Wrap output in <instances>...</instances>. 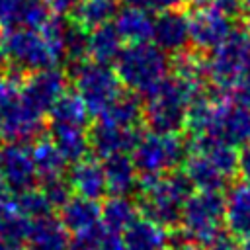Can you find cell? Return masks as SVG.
<instances>
[{
    "label": "cell",
    "mask_w": 250,
    "mask_h": 250,
    "mask_svg": "<svg viewBox=\"0 0 250 250\" xmlns=\"http://www.w3.org/2000/svg\"><path fill=\"white\" fill-rule=\"evenodd\" d=\"M201 96V82L174 74L146 96L143 117L152 133L178 135L186 129L189 105Z\"/></svg>",
    "instance_id": "cell-1"
},
{
    "label": "cell",
    "mask_w": 250,
    "mask_h": 250,
    "mask_svg": "<svg viewBox=\"0 0 250 250\" xmlns=\"http://www.w3.org/2000/svg\"><path fill=\"white\" fill-rule=\"evenodd\" d=\"M139 213L143 219L168 229L182 221L186 199L193 193V186L184 172H168L164 176H139Z\"/></svg>",
    "instance_id": "cell-2"
},
{
    "label": "cell",
    "mask_w": 250,
    "mask_h": 250,
    "mask_svg": "<svg viewBox=\"0 0 250 250\" xmlns=\"http://www.w3.org/2000/svg\"><path fill=\"white\" fill-rule=\"evenodd\" d=\"M113 64L119 82L133 94L145 96L154 92L168 78L170 70L168 55L154 43L127 45Z\"/></svg>",
    "instance_id": "cell-3"
},
{
    "label": "cell",
    "mask_w": 250,
    "mask_h": 250,
    "mask_svg": "<svg viewBox=\"0 0 250 250\" xmlns=\"http://www.w3.org/2000/svg\"><path fill=\"white\" fill-rule=\"evenodd\" d=\"M20 82L14 76L0 78V141L6 145L37 141L43 129V117L25 104Z\"/></svg>",
    "instance_id": "cell-4"
},
{
    "label": "cell",
    "mask_w": 250,
    "mask_h": 250,
    "mask_svg": "<svg viewBox=\"0 0 250 250\" xmlns=\"http://www.w3.org/2000/svg\"><path fill=\"white\" fill-rule=\"evenodd\" d=\"M182 227L195 246H207L223 232L225 195L221 191H193L182 209Z\"/></svg>",
    "instance_id": "cell-5"
},
{
    "label": "cell",
    "mask_w": 250,
    "mask_h": 250,
    "mask_svg": "<svg viewBox=\"0 0 250 250\" xmlns=\"http://www.w3.org/2000/svg\"><path fill=\"white\" fill-rule=\"evenodd\" d=\"M250 59V35L246 31L234 29L232 35L211 51L209 59L203 62L205 78L221 92L232 90L244 76Z\"/></svg>",
    "instance_id": "cell-6"
},
{
    "label": "cell",
    "mask_w": 250,
    "mask_h": 250,
    "mask_svg": "<svg viewBox=\"0 0 250 250\" xmlns=\"http://www.w3.org/2000/svg\"><path fill=\"white\" fill-rule=\"evenodd\" d=\"M131 158L141 176H164L188 158V145L178 135L148 131L139 137Z\"/></svg>",
    "instance_id": "cell-7"
},
{
    "label": "cell",
    "mask_w": 250,
    "mask_h": 250,
    "mask_svg": "<svg viewBox=\"0 0 250 250\" xmlns=\"http://www.w3.org/2000/svg\"><path fill=\"white\" fill-rule=\"evenodd\" d=\"M72 74L74 92L80 96L90 115H100L121 94V82L109 64L82 62L72 68Z\"/></svg>",
    "instance_id": "cell-8"
},
{
    "label": "cell",
    "mask_w": 250,
    "mask_h": 250,
    "mask_svg": "<svg viewBox=\"0 0 250 250\" xmlns=\"http://www.w3.org/2000/svg\"><path fill=\"white\" fill-rule=\"evenodd\" d=\"M4 43H6L8 61L18 70L35 72L41 68L57 66L61 61V55L49 45L43 33L35 29H25V27L8 29L4 35Z\"/></svg>",
    "instance_id": "cell-9"
},
{
    "label": "cell",
    "mask_w": 250,
    "mask_h": 250,
    "mask_svg": "<svg viewBox=\"0 0 250 250\" xmlns=\"http://www.w3.org/2000/svg\"><path fill=\"white\" fill-rule=\"evenodd\" d=\"M203 135L219 139L234 148H244L250 145V111L238 104L213 102L209 123Z\"/></svg>",
    "instance_id": "cell-10"
},
{
    "label": "cell",
    "mask_w": 250,
    "mask_h": 250,
    "mask_svg": "<svg viewBox=\"0 0 250 250\" xmlns=\"http://www.w3.org/2000/svg\"><path fill=\"white\" fill-rule=\"evenodd\" d=\"M189 39L199 51H215L234 31L232 20L213 6H197L189 16Z\"/></svg>",
    "instance_id": "cell-11"
},
{
    "label": "cell",
    "mask_w": 250,
    "mask_h": 250,
    "mask_svg": "<svg viewBox=\"0 0 250 250\" xmlns=\"http://www.w3.org/2000/svg\"><path fill=\"white\" fill-rule=\"evenodd\" d=\"M64 92H66V74L59 66L35 70L21 84V96L25 104L41 117L49 113V109Z\"/></svg>",
    "instance_id": "cell-12"
},
{
    "label": "cell",
    "mask_w": 250,
    "mask_h": 250,
    "mask_svg": "<svg viewBox=\"0 0 250 250\" xmlns=\"http://www.w3.org/2000/svg\"><path fill=\"white\" fill-rule=\"evenodd\" d=\"M0 176L10 191L21 193L35 188L37 172L31 148L21 143H10L0 150Z\"/></svg>",
    "instance_id": "cell-13"
},
{
    "label": "cell",
    "mask_w": 250,
    "mask_h": 250,
    "mask_svg": "<svg viewBox=\"0 0 250 250\" xmlns=\"http://www.w3.org/2000/svg\"><path fill=\"white\" fill-rule=\"evenodd\" d=\"M152 43L160 47L166 55L168 53H184L186 47L191 43L189 39V18L188 14L170 8L162 10L154 18L152 29Z\"/></svg>",
    "instance_id": "cell-14"
},
{
    "label": "cell",
    "mask_w": 250,
    "mask_h": 250,
    "mask_svg": "<svg viewBox=\"0 0 250 250\" xmlns=\"http://www.w3.org/2000/svg\"><path fill=\"white\" fill-rule=\"evenodd\" d=\"M141 133L135 127H113L100 123L90 131V148L100 158H109L113 154H129L133 152Z\"/></svg>",
    "instance_id": "cell-15"
},
{
    "label": "cell",
    "mask_w": 250,
    "mask_h": 250,
    "mask_svg": "<svg viewBox=\"0 0 250 250\" xmlns=\"http://www.w3.org/2000/svg\"><path fill=\"white\" fill-rule=\"evenodd\" d=\"M68 184L76 195L92 201H98L107 193L104 164L94 158H82L74 162L68 176Z\"/></svg>",
    "instance_id": "cell-16"
},
{
    "label": "cell",
    "mask_w": 250,
    "mask_h": 250,
    "mask_svg": "<svg viewBox=\"0 0 250 250\" xmlns=\"http://www.w3.org/2000/svg\"><path fill=\"white\" fill-rule=\"evenodd\" d=\"M225 223L238 238L250 236V182H238L225 195Z\"/></svg>",
    "instance_id": "cell-17"
},
{
    "label": "cell",
    "mask_w": 250,
    "mask_h": 250,
    "mask_svg": "<svg viewBox=\"0 0 250 250\" xmlns=\"http://www.w3.org/2000/svg\"><path fill=\"white\" fill-rule=\"evenodd\" d=\"M184 174L195 191H221L229 184V176L203 152H188Z\"/></svg>",
    "instance_id": "cell-18"
},
{
    "label": "cell",
    "mask_w": 250,
    "mask_h": 250,
    "mask_svg": "<svg viewBox=\"0 0 250 250\" xmlns=\"http://www.w3.org/2000/svg\"><path fill=\"white\" fill-rule=\"evenodd\" d=\"M113 25L123 41L129 45H139V43H150L152 41V29H154V18L150 16L148 10L135 8V6H125L117 10L113 18Z\"/></svg>",
    "instance_id": "cell-19"
},
{
    "label": "cell",
    "mask_w": 250,
    "mask_h": 250,
    "mask_svg": "<svg viewBox=\"0 0 250 250\" xmlns=\"http://www.w3.org/2000/svg\"><path fill=\"white\" fill-rule=\"evenodd\" d=\"M25 242L27 250H68L70 238L61 219L47 215L31 221Z\"/></svg>",
    "instance_id": "cell-20"
},
{
    "label": "cell",
    "mask_w": 250,
    "mask_h": 250,
    "mask_svg": "<svg viewBox=\"0 0 250 250\" xmlns=\"http://www.w3.org/2000/svg\"><path fill=\"white\" fill-rule=\"evenodd\" d=\"M104 172L107 191L111 195L129 197L135 189H139V172L129 154H113L104 158Z\"/></svg>",
    "instance_id": "cell-21"
},
{
    "label": "cell",
    "mask_w": 250,
    "mask_h": 250,
    "mask_svg": "<svg viewBox=\"0 0 250 250\" xmlns=\"http://www.w3.org/2000/svg\"><path fill=\"white\" fill-rule=\"evenodd\" d=\"M49 129H86L90 111L76 92H64L49 109Z\"/></svg>",
    "instance_id": "cell-22"
},
{
    "label": "cell",
    "mask_w": 250,
    "mask_h": 250,
    "mask_svg": "<svg viewBox=\"0 0 250 250\" xmlns=\"http://www.w3.org/2000/svg\"><path fill=\"white\" fill-rule=\"evenodd\" d=\"M59 219L66 230L76 234V232H82V230L92 229L102 223V207L98 205V201H92V199H86L80 195H72L61 207Z\"/></svg>",
    "instance_id": "cell-23"
},
{
    "label": "cell",
    "mask_w": 250,
    "mask_h": 250,
    "mask_svg": "<svg viewBox=\"0 0 250 250\" xmlns=\"http://www.w3.org/2000/svg\"><path fill=\"white\" fill-rule=\"evenodd\" d=\"M123 51V39L119 37L113 23L100 25L88 33V57L100 64H111Z\"/></svg>",
    "instance_id": "cell-24"
},
{
    "label": "cell",
    "mask_w": 250,
    "mask_h": 250,
    "mask_svg": "<svg viewBox=\"0 0 250 250\" xmlns=\"http://www.w3.org/2000/svg\"><path fill=\"white\" fill-rule=\"evenodd\" d=\"M143 117V104L133 92H121L100 115V123L113 125V127H135L137 121Z\"/></svg>",
    "instance_id": "cell-25"
},
{
    "label": "cell",
    "mask_w": 250,
    "mask_h": 250,
    "mask_svg": "<svg viewBox=\"0 0 250 250\" xmlns=\"http://www.w3.org/2000/svg\"><path fill=\"white\" fill-rule=\"evenodd\" d=\"M31 156H33L37 178L41 182H47L53 178H62L68 162L51 139H37L31 146Z\"/></svg>",
    "instance_id": "cell-26"
},
{
    "label": "cell",
    "mask_w": 250,
    "mask_h": 250,
    "mask_svg": "<svg viewBox=\"0 0 250 250\" xmlns=\"http://www.w3.org/2000/svg\"><path fill=\"white\" fill-rule=\"evenodd\" d=\"M166 242H168L166 229L146 219H137L123 232L125 250H162L166 248Z\"/></svg>",
    "instance_id": "cell-27"
},
{
    "label": "cell",
    "mask_w": 250,
    "mask_h": 250,
    "mask_svg": "<svg viewBox=\"0 0 250 250\" xmlns=\"http://www.w3.org/2000/svg\"><path fill=\"white\" fill-rule=\"evenodd\" d=\"M139 219V207L121 195H111L102 205V225L113 232H125Z\"/></svg>",
    "instance_id": "cell-28"
},
{
    "label": "cell",
    "mask_w": 250,
    "mask_h": 250,
    "mask_svg": "<svg viewBox=\"0 0 250 250\" xmlns=\"http://www.w3.org/2000/svg\"><path fill=\"white\" fill-rule=\"evenodd\" d=\"M117 0H84L74 12L72 18L84 29H96L109 23L117 14Z\"/></svg>",
    "instance_id": "cell-29"
},
{
    "label": "cell",
    "mask_w": 250,
    "mask_h": 250,
    "mask_svg": "<svg viewBox=\"0 0 250 250\" xmlns=\"http://www.w3.org/2000/svg\"><path fill=\"white\" fill-rule=\"evenodd\" d=\"M31 219H27L14 203V199L0 205V238L12 244H21L29 234Z\"/></svg>",
    "instance_id": "cell-30"
},
{
    "label": "cell",
    "mask_w": 250,
    "mask_h": 250,
    "mask_svg": "<svg viewBox=\"0 0 250 250\" xmlns=\"http://www.w3.org/2000/svg\"><path fill=\"white\" fill-rule=\"evenodd\" d=\"M51 141L62 152L66 162H78L86 158L90 150V139L86 129H51Z\"/></svg>",
    "instance_id": "cell-31"
},
{
    "label": "cell",
    "mask_w": 250,
    "mask_h": 250,
    "mask_svg": "<svg viewBox=\"0 0 250 250\" xmlns=\"http://www.w3.org/2000/svg\"><path fill=\"white\" fill-rule=\"evenodd\" d=\"M88 57V29L78 25L74 20L66 21L62 31V59H66L72 68L82 64Z\"/></svg>",
    "instance_id": "cell-32"
},
{
    "label": "cell",
    "mask_w": 250,
    "mask_h": 250,
    "mask_svg": "<svg viewBox=\"0 0 250 250\" xmlns=\"http://www.w3.org/2000/svg\"><path fill=\"white\" fill-rule=\"evenodd\" d=\"M14 203H16V207H18L27 219H31V221L51 215V209H53L51 203L47 201V197L43 195V191H41V189H35V188L18 193V197L14 199Z\"/></svg>",
    "instance_id": "cell-33"
},
{
    "label": "cell",
    "mask_w": 250,
    "mask_h": 250,
    "mask_svg": "<svg viewBox=\"0 0 250 250\" xmlns=\"http://www.w3.org/2000/svg\"><path fill=\"white\" fill-rule=\"evenodd\" d=\"M51 18V8L47 2L43 0H27L21 12V20H20V27L25 29H35L41 31L43 25L49 21Z\"/></svg>",
    "instance_id": "cell-34"
},
{
    "label": "cell",
    "mask_w": 250,
    "mask_h": 250,
    "mask_svg": "<svg viewBox=\"0 0 250 250\" xmlns=\"http://www.w3.org/2000/svg\"><path fill=\"white\" fill-rule=\"evenodd\" d=\"M41 191L47 197V201L51 203V207H59V209L72 197V188H70L68 180H64V176L43 182Z\"/></svg>",
    "instance_id": "cell-35"
},
{
    "label": "cell",
    "mask_w": 250,
    "mask_h": 250,
    "mask_svg": "<svg viewBox=\"0 0 250 250\" xmlns=\"http://www.w3.org/2000/svg\"><path fill=\"white\" fill-rule=\"evenodd\" d=\"M27 0H0V25L8 31L20 27L21 12Z\"/></svg>",
    "instance_id": "cell-36"
},
{
    "label": "cell",
    "mask_w": 250,
    "mask_h": 250,
    "mask_svg": "<svg viewBox=\"0 0 250 250\" xmlns=\"http://www.w3.org/2000/svg\"><path fill=\"white\" fill-rule=\"evenodd\" d=\"M102 232H104V225L100 223V225H96L92 229H86L82 232L72 234L68 250H96L98 242L102 238Z\"/></svg>",
    "instance_id": "cell-37"
},
{
    "label": "cell",
    "mask_w": 250,
    "mask_h": 250,
    "mask_svg": "<svg viewBox=\"0 0 250 250\" xmlns=\"http://www.w3.org/2000/svg\"><path fill=\"white\" fill-rule=\"evenodd\" d=\"M96 250H125L123 236L119 232H113V230L104 227V232H102V238H100Z\"/></svg>",
    "instance_id": "cell-38"
},
{
    "label": "cell",
    "mask_w": 250,
    "mask_h": 250,
    "mask_svg": "<svg viewBox=\"0 0 250 250\" xmlns=\"http://www.w3.org/2000/svg\"><path fill=\"white\" fill-rule=\"evenodd\" d=\"M232 94H234V104H238L250 111V76H244L232 88Z\"/></svg>",
    "instance_id": "cell-39"
},
{
    "label": "cell",
    "mask_w": 250,
    "mask_h": 250,
    "mask_svg": "<svg viewBox=\"0 0 250 250\" xmlns=\"http://www.w3.org/2000/svg\"><path fill=\"white\" fill-rule=\"evenodd\" d=\"M84 0H47L51 12H55L57 16H66L72 14Z\"/></svg>",
    "instance_id": "cell-40"
},
{
    "label": "cell",
    "mask_w": 250,
    "mask_h": 250,
    "mask_svg": "<svg viewBox=\"0 0 250 250\" xmlns=\"http://www.w3.org/2000/svg\"><path fill=\"white\" fill-rule=\"evenodd\" d=\"M209 6H213L219 12H223L229 18H232V16L242 12V0H213Z\"/></svg>",
    "instance_id": "cell-41"
},
{
    "label": "cell",
    "mask_w": 250,
    "mask_h": 250,
    "mask_svg": "<svg viewBox=\"0 0 250 250\" xmlns=\"http://www.w3.org/2000/svg\"><path fill=\"white\" fill-rule=\"evenodd\" d=\"M238 174L244 178V182H250V145L238 152Z\"/></svg>",
    "instance_id": "cell-42"
},
{
    "label": "cell",
    "mask_w": 250,
    "mask_h": 250,
    "mask_svg": "<svg viewBox=\"0 0 250 250\" xmlns=\"http://www.w3.org/2000/svg\"><path fill=\"white\" fill-rule=\"evenodd\" d=\"M127 6H135V8H143V10H156L158 0H125Z\"/></svg>",
    "instance_id": "cell-43"
},
{
    "label": "cell",
    "mask_w": 250,
    "mask_h": 250,
    "mask_svg": "<svg viewBox=\"0 0 250 250\" xmlns=\"http://www.w3.org/2000/svg\"><path fill=\"white\" fill-rule=\"evenodd\" d=\"M8 62V55H6V43H4V35L0 33V70L6 66Z\"/></svg>",
    "instance_id": "cell-44"
},
{
    "label": "cell",
    "mask_w": 250,
    "mask_h": 250,
    "mask_svg": "<svg viewBox=\"0 0 250 250\" xmlns=\"http://www.w3.org/2000/svg\"><path fill=\"white\" fill-rule=\"evenodd\" d=\"M8 186H6V182L2 180V176H0V205H4L6 201H10V195H8Z\"/></svg>",
    "instance_id": "cell-45"
},
{
    "label": "cell",
    "mask_w": 250,
    "mask_h": 250,
    "mask_svg": "<svg viewBox=\"0 0 250 250\" xmlns=\"http://www.w3.org/2000/svg\"><path fill=\"white\" fill-rule=\"evenodd\" d=\"M180 0H158V6H156V10H170V8H174L176 4H178Z\"/></svg>",
    "instance_id": "cell-46"
},
{
    "label": "cell",
    "mask_w": 250,
    "mask_h": 250,
    "mask_svg": "<svg viewBox=\"0 0 250 250\" xmlns=\"http://www.w3.org/2000/svg\"><path fill=\"white\" fill-rule=\"evenodd\" d=\"M0 250H23L20 244H12V242H6L0 238Z\"/></svg>",
    "instance_id": "cell-47"
},
{
    "label": "cell",
    "mask_w": 250,
    "mask_h": 250,
    "mask_svg": "<svg viewBox=\"0 0 250 250\" xmlns=\"http://www.w3.org/2000/svg\"><path fill=\"white\" fill-rule=\"evenodd\" d=\"M242 14H244L246 21L250 23V0H242Z\"/></svg>",
    "instance_id": "cell-48"
},
{
    "label": "cell",
    "mask_w": 250,
    "mask_h": 250,
    "mask_svg": "<svg viewBox=\"0 0 250 250\" xmlns=\"http://www.w3.org/2000/svg\"><path fill=\"white\" fill-rule=\"evenodd\" d=\"M193 2H195L197 6H209V4L213 2V0H193Z\"/></svg>",
    "instance_id": "cell-49"
},
{
    "label": "cell",
    "mask_w": 250,
    "mask_h": 250,
    "mask_svg": "<svg viewBox=\"0 0 250 250\" xmlns=\"http://www.w3.org/2000/svg\"><path fill=\"white\" fill-rule=\"evenodd\" d=\"M162 250H172V248H162Z\"/></svg>",
    "instance_id": "cell-50"
}]
</instances>
